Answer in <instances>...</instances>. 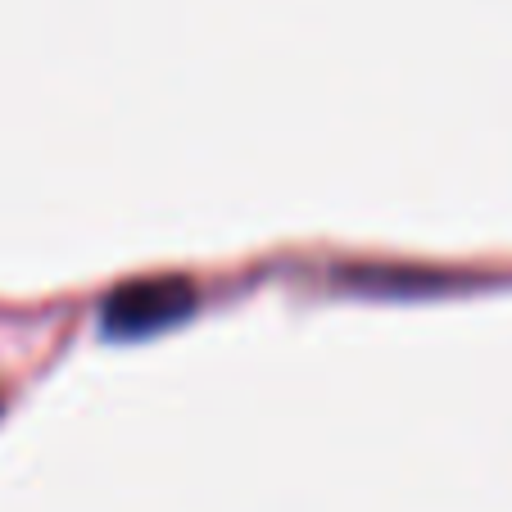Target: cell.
<instances>
[{
    "label": "cell",
    "instance_id": "obj_1",
    "mask_svg": "<svg viewBox=\"0 0 512 512\" xmlns=\"http://www.w3.org/2000/svg\"><path fill=\"white\" fill-rule=\"evenodd\" d=\"M195 309V286L182 277H150L118 286L100 309V327L109 340H141L182 322Z\"/></svg>",
    "mask_w": 512,
    "mask_h": 512
}]
</instances>
